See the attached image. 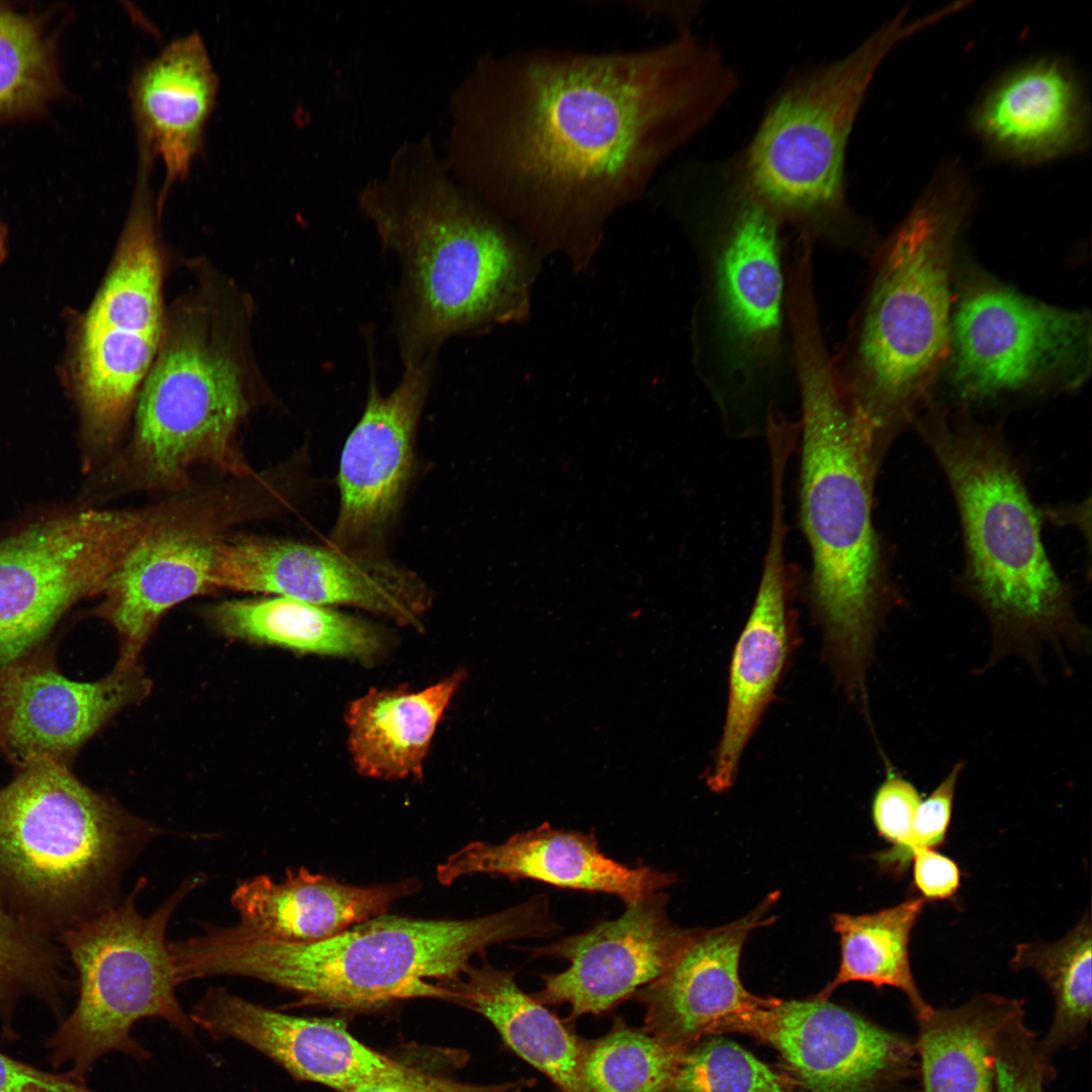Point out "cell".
Instances as JSON below:
<instances>
[{
    "label": "cell",
    "mask_w": 1092,
    "mask_h": 1092,
    "mask_svg": "<svg viewBox=\"0 0 1092 1092\" xmlns=\"http://www.w3.org/2000/svg\"><path fill=\"white\" fill-rule=\"evenodd\" d=\"M738 83L689 27L629 51L487 54L452 92L443 158L494 214L549 231L592 229L641 196Z\"/></svg>",
    "instance_id": "1"
},
{
    "label": "cell",
    "mask_w": 1092,
    "mask_h": 1092,
    "mask_svg": "<svg viewBox=\"0 0 1092 1092\" xmlns=\"http://www.w3.org/2000/svg\"><path fill=\"white\" fill-rule=\"evenodd\" d=\"M801 437L800 515L812 570L809 599L823 654L846 695L868 689L891 595L873 507L880 455L872 428L840 391L824 334L792 340Z\"/></svg>",
    "instance_id": "2"
},
{
    "label": "cell",
    "mask_w": 1092,
    "mask_h": 1092,
    "mask_svg": "<svg viewBox=\"0 0 1092 1092\" xmlns=\"http://www.w3.org/2000/svg\"><path fill=\"white\" fill-rule=\"evenodd\" d=\"M977 200L954 158L870 258L863 295L831 354L836 383L884 454L933 401L947 360L960 239Z\"/></svg>",
    "instance_id": "3"
},
{
    "label": "cell",
    "mask_w": 1092,
    "mask_h": 1092,
    "mask_svg": "<svg viewBox=\"0 0 1092 1092\" xmlns=\"http://www.w3.org/2000/svg\"><path fill=\"white\" fill-rule=\"evenodd\" d=\"M559 925L546 895L471 919L380 915L312 943L272 940L240 924L209 927L175 950L184 981L212 976L257 979L305 1004L372 1008L434 997L454 1001L445 985L495 943L552 936Z\"/></svg>",
    "instance_id": "4"
},
{
    "label": "cell",
    "mask_w": 1092,
    "mask_h": 1092,
    "mask_svg": "<svg viewBox=\"0 0 1092 1092\" xmlns=\"http://www.w3.org/2000/svg\"><path fill=\"white\" fill-rule=\"evenodd\" d=\"M358 206L399 260L396 336L403 364L434 360L448 338L504 315L518 263L495 215L461 186L430 135L405 141Z\"/></svg>",
    "instance_id": "5"
},
{
    "label": "cell",
    "mask_w": 1092,
    "mask_h": 1092,
    "mask_svg": "<svg viewBox=\"0 0 1092 1092\" xmlns=\"http://www.w3.org/2000/svg\"><path fill=\"white\" fill-rule=\"evenodd\" d=\"M945 474L962 522L964 585L992 632L989 664L1042 645L1080 651L1089 641L1070 587L1044 550L1038 513L1001 429L968 410L931 402L913 422Z\"/></svg>",
    "instance_id": "6"
},
{
    "label": "cell",
    "mask_w": 1092,
    "mask_h": 1092,
    "mask_svg": "<svg viewBox=\"0 0 1092 1092\" xmlns=\"http://www.w3.org/2000/svg\"><path fill=\"white\" fill-rule=\"evenodd\" d=\"M950 15L951 9L943 6L908 19L903 9L845 56L789 81L742 154L736 194L813 246L870 259L880 241L846 197L849 138L887 56Z\"/></svg>",
    "instance_id": "7"
},
{
    "label": "cell",
    "mask_w": 1092,
    "mask_h": 1092,
    "mask_svg": "<svg viewBox=\"0 0 1092 1092\" xmlns=\"http://www.w3.org/2000/svg\"><path fill=\"white\" fill-rule=\"evenodd\" d=\"M163 830L37 756L0 788V898L57 937L115 905L122 876Z\"/></svg>",
    "instance_id": "8"
},
{
    "label": "cell",
    "mask_w": 1092,
    "mask_h": 1092,
    "mask_svg": "<svg viewBox=\"0 0 1092 1092\" xmlns=\"http://www.w3.org/2000/svg\"><path fill=\"white\" fill-rule=\"evenodd\" d=\"M729 202L695 236V356L727 425L764 429L785 398H797L784 229L742 196Z\"/></svg>",
    "instance_id": "9"
},
{
    "label": "cell",
    "mask_w": 1092,
    "mask_h": 1092,
    "mask_svg": "<svg viewBox=\"0 0 1092 1092\" xmlns=\"http://www.w3.org/2000/svg\"><path fill=\"white\" fill-rule=\"evenodd\" d=\"M234 324L204 288L181 300L165 321L135 401L123 460L129 485L181 490L201 467L252 476L238 442L250 408L251 375Z\"/></svg>",
    "instance_id": "10"
},
{
    "label": "cell",
    "mask_w": 1092,
    "mask_h": 1092,
    "mask_svg": "<svg viewBox=\"0 0 1092 1092\" xmlns=\"http://www.w3.org/2000/svg\"><path fill=\"white\" fill-rule=\"evenodd\" d=\"M203 882L202 875L187 878L145 916L135 904L147 885L143 878L115 905L57 937L75 966L78 997L43 1042L53 1071L66 1067L86 1083L94 1065L109 1054L148 1060L150 1052L131 1032L144 1018L162 1019L183 1035H194L196 1026L176 995L179 983L166 931L181 902Z\"/></svg>",
    "instance_id": "11"
},
{
    "label": "cell",
    "mask_w": 1092,
    "mask_h": 1092,
    "mask_svg": "<svg viewBox=\"0 0 1092 1092\" xmlns=\"http://www.w3.org/2000/svg\"><path fill=\"white\" fill-rule=\"evenodd\" d=\"M1091 360L1088 312L1048 304L978 269L958 267L941 379L960 407L1075 390L1088 379Z\"/></svg>",
    "instance_id": "12"
},
{
    "label": "cell",
    "mask_w": 1092,
    "mask_h": 1092,
    "mask_svg": "<svg viewBox=\"0 0 1092 1092\" xmlns=\"http://www.w3.org/2000/svg\"><path fill=\"white\" fill-rule=\"evenodd\" d=\"M139 170L111 266L82 318L72 355L84 433L98 448L112 445L123 430L157 356L166 321L150 170Z\"/></svg>",
    "instance_id": "13"
},
{
    "label": "cell",
    "mask_w": 1092,
    "mask_h": 1092,
    "mask_svg": "<svg viewBox=\"0 0 1092 1092\" xmlns=\"http://www.w3.org/2000/svg\"><path fill=\"white\" fill-rule=\"evenodd\" d=\"M181 520L176 500L88 510L0 542V676L29 657L71 606L101 594L141 542Z\"/></svg>",
    "instance_id": "14"
},
{
    "label": "cell",
    "mask_w": 1092,
    "mask_h": 1092,
    "mask_svg": "<svg viewBox=\"0 0 1092 1092\" xmlns=\"http://www.w3.org/2000/svg\"><path fill=\"white\" fill-rule=\"evenodd\" d=\"M213 584L327 607H357L412 627L420 626L429 606L420 577L381 554L257 536L218 540Z\"/></svg>",
    "instance_id": "15"
},
{
    "label": "cell",
    "mask_w": 1092,
    "mask_h": 1092,
    "mask_svg": "<svg viewBox=\"0 0 1092 1092\" xmlns=\"http://www.w3.org/2000/svg\"><path fill=\"white\" fill-rule=\"evenodd\" d=\"M403 365L400 381L384 395L370 351L367 400L340 460V507L330 537V546L338 550L379 554L375 548L407 484L414 435L431 387L434 360Z\"/></svg>",
    "instance_id": "16"
},
{
    "label": "cell",
    "mask_w": 1092,
    "mask_h": 1092,
    "mask_svg": "<svg viewBox=\"0 0 1092 1092\" xmlns=\"http://www.w3.org/2000/svg\"><path fill=\"white\" fill-rule=\"evenodd\" d=\"M662 891L626 904L616 919L549 944L529 949L534 957L569 963L560 973L543 974L533 995L544 1005H568L571 1016L602 1014L659 978L687 944L693 928L672 923Z\"/></svg>",
    "instance_id": "17"
},
{
    "label": "cell",
    "mask_w": 1092,
    "mask_h": 1092,
    "mask_svg": "<svg viewBox=\"0 0 1092 1092\" xmlns=\"http://www.w3.org/2000/svg\"><path fill=\"white\" fill-rule=\"evenodd\" d=\"M190 1018L214 1039L241 1041L293 1077L339 1092L374 1083H427L436 1078L367 1046L341 1019L288 1014L222 987L208 989Z\"/></svg>",
    "instance_id": "18"
},
{
    "label": "cell",
    "mask_w": 1092,
    "mask_h": 1092,
    "mask_svg": "<svg viewBox=\"0 0 1092 1092\" xmlns=\"http://www.w3.org/2000/svg\"><path fill=\"white\" fill-rule=\"evenodd\" d=\"M734 1032L777 1050L806 1092H875L905 1067L910 1045L828 999L770 1000Z\"/></svg>",
    "instance_id": "19"
},
{
    "label": "cell",
    "mask_w": 1092,
    "mask_h": 1092,
    "mask_svg": "<svg viewBox=\"0 0 1092 1092\" xmlns=\"http://www.w3.org/2000/svg\"><path fill=\"white\" fill-rule=\"evenodd\" d=\"M784 486H771L767 548L754 602L729 664L723 729L706 784L730 789L742 754L770 705L797 644L793 584L786 559Z\"/></svg>",
    "instance_id": "20"
},
{
    "label": "cell",
    "mask_w": 1092,
    "mask_h": 1092,
    "mask_svg": "<svg viewBox=\"0 0 1092 1092\" xmlns=\"http://www.w3.org/2000/svg\"><path fill=\"white\" fill-rule=\"evenodd\" d=\"M993 160L1035 166L1082 154L1090 142L1084 83L1066 59L1032 57L998 75L969 114Z\"/></svg>",
    "instance_id": "21"
},
{
    "label": "cell",
    "mask_w": 1092,
    "mask_h": 1092,
    "mask_svg": "<svg viewBox=\"0 0 1092 1092\" xmlns=\"http://www.w3.org/2000/svg\"><path fill=\"white\" fill-rule=\"evenodd\" d=\"M778 894L741 918L713 928H693L671 966L634 997L645 1007L644 1030L687 1051L703 1035L733 1032L748 1013L771 997L748 992L739 976L750 933L772 923Z\"/></svg>",
    "instance_id": "22"
},
{
    "label": "cell",
    "mask_w": 1092,
    "mask_h": 1092,
    "mask_svg": "<svg viewBox=\"0 0 1092 1092\" xmlns=\"http://www.w3.org/2000/svg\"><path fill=\"white\" fill-rule=\"evenodd\" d=\"M149 691L138 665L80 682L29 656L0 676V751L18 767L37 756L67 764L110 717Z\"/></svg>",
    "instance_id": "23"
},
{
    "label": "cell",
    "mask_w": 1092,
    "mask_h": 1092,
    "mask_svg": "<svg viewBox=\"0 0 1092 1092\" xmlns=\"http://www.w3.org/2000/svg\"><path fill=\"white\" fill-rule=\"evenodd\" d=\"M230 517L190 522L141 542L106 582L97 614L116 630L117 667L136 664L160 618L175 605L215 589L213 564L220 529Z\"/></svg>",
    "instance_id": "24"
},
{
    "label": "cell",
    "mask_w": 1092,
    "mask_h": 1092,
    "mask_svg": "<svg viewBox=\"0 0 1092 1092\" xmlns=\"http://www.w3.org/2000/svg\"><path fill=\"white\" fill-rule=\"evenodd\" d=\"M473 874L610 894L625 904L651 897L676 882L673 874L629 867L609 857L593 833L556 829L547 823L500 843L470 842L436 869L437 880L444 886Z\"/></svg>",
    "instance_id": "25"
},
{
    "label": "cell",
    "mask_w": 1092,
    "mask_h": 1092,
    "mask_svg": "<svg viewBox=\"0 0 1092 1092\" xmlns=\"http://www.w3.org/2000/svg\"><path fill=\"white\" fill-rule=\"evenodd\" d=\"M217 84L196 32L172 40L131 79L129 96L140 151L162 159L164 196L169 186L186 177L200 151Z\"/></svg>",
    "instance_id": "26"
},
{
    "label": "cell",
    "mask_w": 1092,
    "mask_h": 1092,
    "mask_svg": "<svg viewBox=\"0 0 1092 1092\" xmlns=\"http://www.w3.org/2000/svg\"><path fill=\"white\" fill-rule=\"evenodd\" d=\"M420 888L413 879L352 886L299 868L279 882L267 875L245 880L231 902L241 926L276 941L312 943L385 914L395 901Z\"/></svg>",
    "instance_id": "27"
},
{
    "label": "cell",
    "mask_w": 1092,
    "mask_h": 1092,
    "mask_svg": "<svg viewBox=\"0 0 1092 1092\" xmlns=\"http://www.w3.org/2000/svg\"><path fill=\"white\" fill-rule=\"evenodd\" d=\"M464 678L459 669L424 690L372 689L353 701L345 721L356 769L381 780L422 778L437 726Z\"/></svg>",
    "instance_id": "28"
},
{
    "label": "cell",
    "mask_w": 1092,
    "mask_h": 1092,
    "mask_svg": "<svg viewBox=\"0 0 1092 1092\" xmlns=\"http://www.w3.org/2000/svg\"><path fill=\"white\" fill-rule=\"evenodd\" d=\"M454 1001L486 1018L505 1043L562 1092H592L583 1074L584 1041L517 984L515 972L469 966L450 982Z\"/></svg>",
    "instance_id": "29"
},
{
    "label": "cell",
    "mask_w": 1092,
    "mask_h": 1092,
    "mask_svg": "<svg viewBox=\"0 0 1092 1092\" xmlns=\"http://www.w3.org/2000/svg\"><path fill=\"white\" fill-rule=\"evenodd\" d=\"M206 615L229 637L301 653L367 660L383 648L380 633L369 623L287 597L224 601L210 606Z\"/></svg>",
    "instance_id": "30"
},
{
    "label": "cell",
    "mask_w": 1092,
    "mask_h": 1092,
    "mask_svg": "<svg viewBox=\"0 0 1092 1092\" xmlns=\"http://www.w3.org/2000/svg\"><path fill=\"white\" fill-rule=\"evenodd\" d=\"M1018 1002L981 995L920 1021L918 1050L926 1092H991L995 1042Z\"/></svg>",
    "instance_id": "31"
},
{
    "label": "cell",
    "mask_w": 1092,
    "mask_h": 1092,
    "mask_svg": "<svg viewBox=\"0 0 1092 1092\" xmlns=\"http://www.w3.org/2000/svg\"><path fill=\"white\" fill-rule=\"evenodd\" d=\"M923 907L922 897H912L874 913L834 914L831 923L839 937V968L817 996L828 999L836 988L850 982L890 986L907 996L918 1019L925 1018L933 1008L918 991L909 958L911 932Z\"/></svg>",
    "instance_id": "32"
},
{
    "label": "cell",
    "mask_w": 1092,
    "mask_h": 1092,
    "mask_svg": "<svg viewBox=\"0 0 1092 1092\" xmlns=\"http://www.w3.org/2000/svg\"><path fill=\"white\" fill-rule=\"evenodd\" d=\"M55 12L0 1V122L40 115L65 92Z\"/></svg>",
    "instance_id": "33"
},
{
    "label": "cell",
    "mask_w": 1092,
    "mask_h": 1092,
    "mask_svg": "<svg viewBox=\"0 0 1092 1092\" xmlns=\"http://www.w3.org/2000/svg\"><path fill=\"white\" fill-rule=\"evenodd\" d=\"M70 982L60 951L51 936L17 916L0 898V1028L7 1039L18 1037L19 1004L26 998L41 1003L60 1022Z\"/></svg>",
    "instance_id": "34"
},
{
    "label": "cell",
    "mask_w": 1092,
    "mask_h": 1092,
    "mask_svg": "<svg viewBox=\"0 0 1092 1092\" xmlns=\"http://www.w3.org/2000/svg\"><path fill=\"white\" fill-rule=\"evenodd\" d=\"M1091 941L1089 914L1061 939L1016 946L1011 967L1031 969L1048 983L1056 1010L1051 1029L1039 1046L1044 1061L1083 1031L1091 1016Z\"/></svg>",
    "instance_id": "35"
},
{
    "label": "cell",
    "mask_w": 1092,
    "mask_h": 1092,
    "mask_svg": "<svg viewBox=\"0 0 1092 1092\" xmlns=\"http://www.w3.org/2000/svg\"><path fill=\"white\" fill-rule=\"evenodd\" d=\"M685 1052L616 1018L608 1034L584 1041L583 1074L592 1092H669Z\"/></svg>",
    "instance_id": "36"
},
{
    "label": "cell",
    "mask_w": 1092,
    "mask_h": 1092,
    "mask_svg": "<svg viewBox=\"0 0 1092 1092\" xmlns=\"http://www.w3.org/2000/svg\"><path fill=\"white\" fill-rule=\"evenodd\" d=\"M669 1092H798L796 1082L779 1074L740 1045L711 1038L689 1048Z\"/></svg>",
    "instance_id": "37"
},
{
    "label": "cell",
    "mask_w": 1092,
    "mask_h": 1092,
    "mask_svg": "<svg viewBox=\"0 0 1092 1092\" xmlns=\"http://www.w3.org/2000/svg\"><path fill=\"white\" fill-rule=\"evenodd\" d=\"M1022 1016L1019 1003L997 1033L994 1076L998 1092H1043L1045 1061Z\"/></svg>",
    "instance_id": "38"
},
{
    "label": "cell",
    "mask_w": 1092,
    "mask_h": 1092,
    "mask_svg": "<svg viewBox=\"0 0 1092 1092\" xmlns=\"http://www.w3.org/2000/svg\"><path fill=\"white\" fill-rule=\"evenodd\" d=\"M965 762H956L917 809L911 833L898 849L888 848L878 852L875 859L879 866L892 873H902L911 860L912 851L940 845L946 836L951 820L956 792Z\"/></svg>",
    "instance_id": "39"
},
{
    "label": "cell",
    "mask_w": 1092,
    "mask_h": 1092,
    "mask_svg": "<svg viewBox=\"0 0 1092 1092\" xmlns=\"http://www.w3.org/2000/svg\"><path fill=\"white\" fill-rule=\"evenodd\" d=\"M921 796L915 785L886 761V776L872 803V816L879 834L898 849L908 839Z\"/></svg>",
    "instance_id": "40"
},
{
    "label": "cell",
    "mask_w": 1092,
    "mask_h": 1092,
    "mask_svg": "<svg viewBox=\"0 0 1092 1092\" xmlns=\"http://www.w3.org/2000/svg\"><path fill=\"white\" fill-rule=\"evenodd\" d=\"M0 1092H97L66 1071H47L0 1051Z\"/></svg>",
    "instance_id": "41"
},
{
    "label": "cell",
    "mask_w": 1092,
    "mask_h": 1092,
    "mask_svg": "<svg viewBox=\"0 0 1092 1092\" xmlns=\"http://www.w3.org/2000/svg\"><path fill=\"white\" fill-rule=\"evenodd\" d=\"M913 880L923 899L944 900L952 897L961 884V871L951 858L921 847L912 851Z\"/></svg>",
    "instance_id": "42"
},
{
    "label": "cell",
    "mask_w": 1092,
    "mask_h": 1092,
    "mask_svg": "<svg viewBox=\"0 0 1092 1092\" xmlns=\"http://www.w3.org/2000/svg\"><path fill=\"white\" fill-rule=\"evenodd\" d=\"M528 1081L497 1085H473L436 1077L427 1083L381 1082L361 1086L352 1092H523Z\"/></svg>",
    "instance_id": "43"
},
{
    "label": "cell",
    "mask_w": 1092,
    "mask_h": 1092,
    "mask_svg": "<svg viewBox=\"0 0 1092 1092\" xmlns=\"http://www.w3.org/2000/svg\"><path fill=\"white\" fill-rule=\"evenodd\" d=\"M6 240H7V230H6V226L0 221V263L6 257V252H7Z\"/></svg>",
    "instance_id": "44"
}]
</instances>
